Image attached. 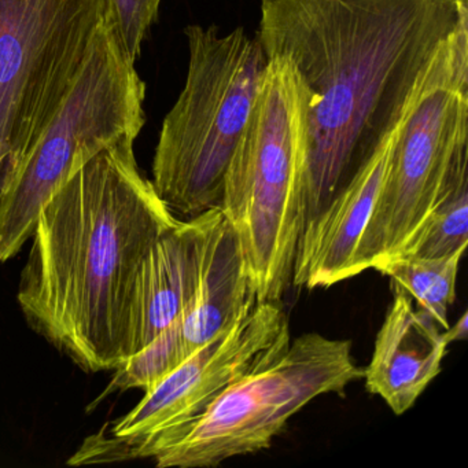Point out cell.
Returning <instances> with one entry per match:
<instances>
[{"mask_svg": "<svg viewBox=\"0 0 468 468\" xmlns=\"http://www.w3.org/2000/svg\"><path fill=\"white\" fill-rule=\"evenodd\" d=\"M309 91L292 59L267 58L218 209L237 232L257 303H281L303 229Z\"/></svg>", "mask_w": 468, "mask_h": 468, "instance_id": "3", "label": "cell"}, {"mask_svg": "<svg viewBox=\"0 0 468 468\" xmlns=\"http://www.w3.org/2000/svg\"><path fill=\"white\" fill-rule=\"evenodd\" d=\"M163 0H106V21L116 32L131 61H138L142 46L154 24Z\"/></svg>", "mask_w": 468, "mask_h": 468, "instance_id": "17", "label": "cell"}, {"mask_svg": "<svg viewBox=\"0 0 468 468\" xmlns=\"http://www.w3.org/2000/svg\"><path fill=\"white\" fill-rule=\"evenodd\" d=\"M399 124L327 207L303 227L292 267L295 287L324 289L353 278L356 250L374 212Z\"/></svg>", "mask_w": 468, "mask_h": 468, "instance_id": "10", "label": "cell"}, {"mask_svg": "<svg viewBox=\"0 0 468 468\" xmlns=\"http://www.w3.org/2000/svg\"><path fill=\"white\" fill-rule=\"evenodd\" d=\"M135 139L92 155L40 210L17 301L29 327L89 374L128 358L139 268L179 218L139 171Z\"/></svg>", "mask_w": 468, "mask_h": 468, "instance_id": "2", "label": "cell"}, {"mask_svg": "<svg viewBox=\"0 0 468 468\" xmlns=\"http://www.w3.org/2000/svg\"><path fill=\"white\" fill-rule=\"evenodd\" d=\"M467 18L465 0H261L256 39L309 91L303 229L399 124Z\"/></svg>", "mask_w": 468, "mask_h": 468, "instance_id": "1", "label": "cell"}, {"mask_svg": "<svg viewBox=\"0 0 468 468\" xmlns=\"http://www.w3.org/2000/svg\"><path fill=\"white\" fill-rule=\"evenodd\" d=\"M188 356L179 319L144 349L122 361L114 368L113 378L105 388V393L97 401L114 391H127L130 388L150 390L176 369Z\"/></svg>", "mask_w": 468, "mask_h": 468, "instance_id": "16", "label": "cell"}, {"mask_svg": "<svg viewBox=\"0 0 468 468\" xmlns=\"http://www.w3.org/2000/svg\"><path fill=\"white\" fill-rule=\"evenodd\" d=\"M467 314H463L462 317H460L459 319V322H457L456 324L453 325V327H451V325H449V327L446 328L445 335L446 339H448L449 345H451L452 342L463 341V339L467 338Z\"/></svg>", "mask_w": 468, "mask_h": 468, "instance_id": "18", "label": "cell"}, {"mask_svg": "<svg viewBox=\"0 0 468 468\" xmlns=\"http://www.w3.org/2000/svg\"><path fill=\"white\" fill-rule=\"evenodd\" d=\"M448 346L445 330L407 294L394 292L371 360L363 368L367 390L379 396L394 415H402L438 377Z\"/></svg>", "mask_w": 468, "mask_h": 468, "instance_id": "12", "label": "cell"}, {"mask_svg": "<svg viewBox=\"0 0 468 468\" xmlns=\"http://www.w3.org/2000/svg\"><path fill=\"white\" fill-rule=\"evenodd\" d=\"M215 209L177 221L142 261L131 303L128 357L154 341L190 305Z\"/></svg>", "mask_w": 468, "mask_h": 468, "instance_id": "11", "label": "cell"}, {"mask_svg": "<svg viewBox=\"0 0 468 468\" xmlns=\"http://www.w3.org/2000/svg\"><path fill=\"white\" fill-rule=\"evenodd\" d=\"M256 303L237 232L216 207L202 248L198 284L180 317L188 355L234 325Z\"/></svg>", "mask_w": 468, "mask_h": 468, "instance_id": "13", "label": "cell"}, {"mask_svg": "<svg viewBox=\"0 0 468 468\" xmlns=\"http://www.w3.org/2000/svg\"><path fill=\"white\" fill-rule=\"evenodd\" d=\"M468 20L446 42L397 133L382 188L353 260V278L399 256L424 218L468 175Z\"/></svg>", "mask_w": 468, "mask_h": 468, "instance_id": "6", "label": "cell"}, {"mask_svg": "<svg viewBox=\"0 0 468 468\" xmlns=\"http://www.w3.org/2000/svg\"><path fill=\"white\" fill-rule=\"evenodd\" d=\"M146 84L105 20L69 97L0 198V264L31 239L40 210L92 155L146 122Z\"/></svg>", "mask_w": 468, "mask_h": 468, "instance_id": "7", "label": "cell"}, {"mask_svg": "<svg viewBox=\"0 0 468 468\" xmlns=\"http://www.w3.org/2000/svg\"><path fill=\"white\" fill-rule=\"evenodd\" d=\"M363 377L352 342L303 334L278 358L232 383L201 415L142 443L133 459L153 457L160 468H207L264 451L298 410Z\"/></svg>", "mask_w": 468, "mask_h": 468, "instance_id": "5", "label": "cell"}, {"mask_svg": "<svg viewBox=\"0 0 468 468\" xmlns=\"http://www.w3.org/2000/svg\"><path fill=\"white\" fill-rule=\"evenodd\" d=\"M290 342L281 303H254L234 325L144 391L139 404L114 423L112 435L133 459L142 443L201 415L232 383L278 358Z\"/></svg>", "mask_w": 468, "mask_h": 468, "instance_id": "9", "label": "cell"}, {"mask_svg": "<svg viewBox=\"0 0 468 468\" xmlns=\"http://www.w3.org/2000/svg\"><path fill=\"white\" fill-rule=\"evenodd\" d=\"M185 87L164 119L153 186L174 213L196 218L218 207L224 175L242 135L267 56L243 28L188 26Z\"/></svg>", "mask_w": 468, "mask_h": 468, "instance_id": "4", "label": "cell"}, {"mask_svg": "<svg viewBox=\"0 0 468 468\" xmlns=\"http://www.w3.org/2000/svg\"><path fill=\"white\" fill-rule=\"evenodd\" d=\"M468 245V175L435 205L399 256L443 259Z\"/></svg>", "mask_w": 468, "mask_h": 468, "instance_id": "15", "label": "cell"}, {"mask_svg": "<svg viewBox=\"0 0 468 468\" xmlns=\"http://www.w3.org/2000/svg\"><path fill=\"white\" fill-rule=\"evenodd\" d=\"M464 251L443 259L397 256L379 268L393 283L394 292L415 301L419 311L431 317L442 330L449 327L448 312L456 298L457 273Z\"/></svg>", "mask_w": 468, "mask_h": 468, "instance_id": "14", "label": "cell"}, {"mask_svg": "<svg viewBox=\"0 0 468 468\" xmlns=\"http://www.w3.org/2000/svg\"><path fill=\"white\" fill-rule=\"evenodd\" d=\"M106 0H0V198L75 87Z\"/></svg>", "mask_w": 468, "mask_h": 468, "instance_id": "8", "label": "cell"}]
</instances>
